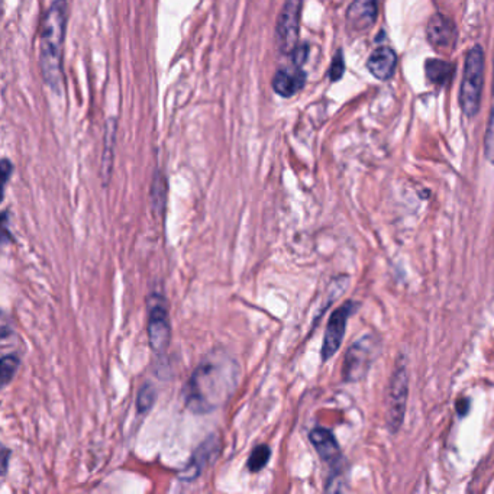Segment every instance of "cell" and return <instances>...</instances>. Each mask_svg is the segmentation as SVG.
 Masks as SVG:
<instances>
[{
    "label": "cell",
    "mask_w": 494,
    "mask_h": 494,
    "mask_svg": "<svg viewBox=\"0 0 494 494\" xmlns=\"http://www.w3.org/2000/svg\"><path fill=\"white\" fill-rule=\"evenodd\" d=\"M240 379L241 367L231 354L224 349L210 351L184 384V406L196 414L221 409L233 396Z\"/></svg>",
    "instance_id": "1"
},
{
    "label": "cell",
    "mask_w": 494,
    "mask_h": 494,
    "mask_svg": "<svg viewBox=\"0 0 494 494\" xmlns=\"http://www.w3.org/2000/svg\"><path fill=\"white\" fill-rule=\"evenodd\" d=\"M68 19L67 0H54L44 13L39 35V66L45 85L55 93L64 87L63 48Z\"/></svg>",
    "instance_id": "2"
},
{
    "label": "cell",
    "mask_w": 494,
    "mask_h": 494,
    "mask_svg": "<svg viewBox=\"0 0 494 494\" xmlns=\"http://www.w3.org/2000/svg\"><path fill=\"white\" fill-rule=\"evenodd\" d=\"M484 70H486V57L481 45L472 47L465 58L464 74L460 90V105L463 113L472 119L477 116L484 87Z\"/></svg>",
    "instance_id": "3"
},
{
    "label": "cell",
    "mask_w": 494,
    "mask_h": 494,
    "mask_svg": "<svg viewBox=\"0 0 494 494\" xmlns=\"http://www.w3.org/2000/svg\"><path fill=\"white\" fill-rule=\"evenodd\" d=\"M409 398V372L403 357H399L391 374L387 393V428L398 433L405 422Z\"/></svg>",
    "instance_id": "4"
},
{
    "label": "cell",
    "mask_w": 494,
    "mask_h": 494,
    "mask_svg": "<svg viewBox=\"0 0 494 494\" xmlns=\"http://www.w3.org/2000/svg\"><path fill=\"white\" fill-rule=\"evenodd\" d=\"M377 340L367 335L348 348L342 367L344 382L355 383L365 377L377 357Z\"/></svg>",
    "instance_id": "5"
},
{
    "label": "cell",
    "mask_w": 494,
    "mask_h": 494,
    "mask_svg": "<svg viewBox=\"0 0 494 494\" xmlns=\"http://www.w3.org/2000/svg\"><path fill=\"white\" fill-rule=\"evenodd\" d=\"M303 0H286L275 25V45L282 54L291 55L298 48Z\"/></svg>",
    "instance_id": "6"
},
{
    "label": "cell",
    "mask_w": 494,
    "mask_h": 494,
    "mask_svg": "<svg viewBox=\"0 0 494 494\" xmlns=\"http://www.w3.org/2000/svg\"><path fill=\"white\" fill-rule=\"evenodd\" d=\"M171 340V324L164 296L152 294L148 309V341L151 349L161 355L167 351Z\"/></svg>",
    "instance_id": "7"
},
{
    "label": "cell",
    "mask_w": 494,
    "mask_h": 494,
    "mask_svg": "<svg viewBox=\"0 0 494 494\" xmlns=\"http://www.w3.org/2000/svg\"><path fill=\"white\" fill-rule=\"evenodd\" d=\"M355 306L357 303L354 302H347L337 310H333L330 314V318L326 325L325 337H324V344H322V360L328 361L330 360L335 354H337L341 348V344L345 337V329L348 319L351 318V314L355 312Z\"/></svg>",
    "instance_id": "8"
},
{
    "label": "cell",
    "mask_w": 494,
    "mask_h": 494,
    "mask_svg": "<svg viewBox=\"0 0 494 494\" xmlns=\"http://www.w3.org/2000/svg\"><path fill=\"white\" fill-rule=\"evenodd\" d=\"M221 452V439L217 435H210L196 448L189 464L182 471L180 477L184 481H191L202 476V472L210 467Z\"/></svg>",
    "instance_id": "9"
},
{
    "label": "cell",
    "mask_w": 494,
    "mask_h": 494,
    "mask_svg": "<svg viewBox=\"0 0 494 494\" xmlns=\"http://www.w3.org/2000/svg\"><path fill=\"white\" fill-rule=\"evenodd\" d=\"M426 38L433 50L446 52L456 47L458 31L456 24L448 16L442 13H435L426 25Z\"/></svg>",
    "instance_id": "10"
},
{
    "label": "cell",
    "mask_w": 494,
    "mask_h": 494,
    "mask_svg": "<svg viewBox=\"0 0 494 494\" xmlns=\"http://www.w3.org/2000/svg\"><path fill=\"white\" fill-rule=\"evenodd\" d=\"M379 17V0H352L347 10V25L352 34L370 31Z\"/></svg>",
    "instance_id": "11"
},
{
    "label": "cell",
    "mask_w": 494,
    "mask_h": 494,
    "mask_svg": "<svg viewBox=\"0 0 494 494\" xmlns=\"http://www.w3.org/2000/svg\"><path fill=\"white\" fill-rule=\"evenodd\" d=\"M309 439L325 464H328L333 470L341 464L342 461L341 448L338 445V441L335 439L333 433L329 429L314 428L309 433Z\"/></svg>",
    "instance_id": "12"
},
{
    "label": "cell",
    "mask_w": 494,
    "mask_h": 494,
    "mask_svg": "<svg viewBox=\"0 0 494 494\" xmlns=\"http://www.w3.org/2000/svg\"><path fill=\"white\" fill-rule=\"evenodd\" d=\"M306 83V73L302 66L294 64L291 67L280 68L273 77V90L282 97H291L298 94Z\"/></svg>",
    "instance_id": "13"
},
{
    "label": "cell",
    "mask_w": 494,
    "mask_h": 494,
    "mask_svg": "<svg viewBox=\"0 0 494 494\" xmlns=\"http://www.w3.org/2000/svg\"><path fill=\"white\" fill-rule=\"evenodd\" d=\"M367 68L377 80L387 82L396 73L398 54L390 47L375 48L368 57Z\"/></svg>",
    "instance_id": "14"
},
{
    "label": "cell",
    "mask_w": 494,
    "mask_h": 494,
    "mask_svg": "<svg viewBox=\"0 0 494 494\" xmlns=\"http://www.w3.org/2000/svg\"><path fill=\"white\" fill-rule=\"evenodd\" d=\"M116 133H117V121L115 117H109L105 125V144H103V154H102V180L106 186L110 179V173L113 167V158H115V145H116Z\"/></svg>",
    "instance_id": "15"
},
{
    "label": "cell",
    "mask_w": 494,
    "mask_h": 494,
    "mask_svg": "<svg viewBox=\"0 0 494 494\" xmlns=\"http://www.w3.org/2000/svg\"><path fill=\"white\" fill-rule=\"evenodd\" d=\"M453 71H456V67L445 60H433V58H429L425 64L428 82L437 87L446 86L451 82Z\"/></svg>",
    "instance_id": "16"
},
{
    "label": "cell",
    "mask_w": 494,
    "mask_h": 494,
    "mask_svg": "<svg viewBox=\"0 0 494 494\" xmlns=\"http://www.w3.org/2000/svg\"><path fill=\"white\" fill-rule=\"evenodd\" d=\"M150 197H151V206L154 212L163 213L167 203V180H166V175L160 170H157L152 177Z\"/></svg>",
    "instance_id": "17"
},
{
    "label": "cell",
    "mask_w": 494,
    "mask_h": 494,
    "mask_svg": "<svg viewBox=\"0 0 494 494\" xmlns=\"http://www.w3.org/2000/svg\"><path fill=\"white\" fill-rule=\"evenodd\" d=\"M270 457H271V448L268 445L263 444V445L255 446L248 457L247 468L251 472H259L268 464Z\"/></svg>",
    "instance_id": "18"
},
{
    "label": "cell",
    "mask_w": 494,
    "mask_h": 494,
    "mask_svg": "<svg viewBox=\"0 0 494 494\" xmlns=\"http://www.w3.org/2000/svg\"><path fill=\"white\" fill-rule=\"evenodd\" d=\"M155 400H157V390H155V387L151 383L143 384L140 391H138V396H136L138 413L147 414L151 410V407L154 406Z\"/></svg>",
    "instance_id": "19"
},
{
    "label": "cell",
    "mask_w": 494,
    "mask_h": 494,
    "mask_svg": "<svg viewBox=\"0 0 494 494\" xmlns=\"http://www.w3.org/2000/svg\"><path fill=\"white\" fill-rule=\"evenodd\" d=\"M19 367H21V358H19L16 354L5 355V357L2 358V367H0V379H2L3 387H6L12 382Z\"/></svg>",
    "instance_id": "20"
},
{
    "label": "cell",
    "mask_w": 494,
    "mask_h": 494,
    "mask_svg": "<svg viewBox=\"0 0 494 494\" xmlns=\"http://www.w3.org/2000/svg\"><path fill=\"white\" fill-rule=\"evenodd\" d=\"M484 155H486L488 163L494 164V103L491 106L487 131H486V136H484Z\"/></svg>",
    "instance_id": "21"
},
{
    "label": "cell",
    "mask_w": 494,
    "mask_h": 494,
    "mask_svg": "<svg viewBox=\"0 0 494 494\" xmlns=\"http://www.w3.org/2000/svg\"><path fill=\"white\" fill-rule=\"evenodd\" d=\"M344 71H345L344 54L340 50V51H337V54H335L333 60H332V64H330V68H329V78H330L332 82H338L340 78L344 75Z\"/></svg>",
    "instance_id": "22"
},
{
    "label": "cell",
    "mask_w": 494,
    "mask_h": 494,
    "mask_svg": "<svg viewBox=\"0 0 494 494\" xmlns=\"http://www.w3.org/2000/svg\"><path fill=\"white\" fill-rule=\"evenodd\" d=\"M0 168H2V175H3V186L8 184L10 175L13 173V164L9 160H2V164H0Z\"/></svg>",
    "instance_id": "23"
},
{
    "label": "cell",
    "mask_w": 494,
    "mask_h": 494,
    "mask_svg": "<svg viewBox=\"0 0 494 494\" xmlns=\"http://www.w3.org/2000/svg\"><path fill=\"white\" fill-rule=\"evenodd\" d=\"M468 407H470V403L467 399L457 400V412L460 413V416H465L467 412H468Z\"/></svg>",
    "instance_id": "24"
},
{
    "label": "cell",
    "mask_w": 494,
    "mask_h": 494,
    "mask_svg": "<svg viewBox=\"0 0 494 494\" xmlns=\"http://www.w3.org/2000/svg\"><path fill=\"white\" fill-rule=\"evenodd\" d=\"M9 449H6L5 446H3V456H2V464H3V467H2V474H3V476H5V474H6V470H8V458H9Z\"/></svg>",
    "instance_id": "25"
}]
</instances>
